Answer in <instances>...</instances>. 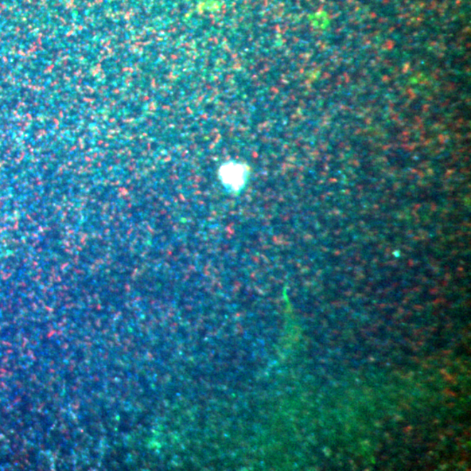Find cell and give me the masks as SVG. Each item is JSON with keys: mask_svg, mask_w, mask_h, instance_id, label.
I'll use <instances>...</instances> for the list:
<instances>
[{"mask_svg": "<svg viewBox=\"0 0 471 471\" xmlns=\"http://www.w3.org/2000/svg\"><path fill=\"white\" fill-rule=\"evenodd\" d=\"M220 180L229 189L237 192L242 189L247 178V170L242 163L229 162L219 170Z\"/></svg>", "mask_w": 471, "mask_h": 471, "instance_id": "cell-1", "label": "cell"}]
</instances>
